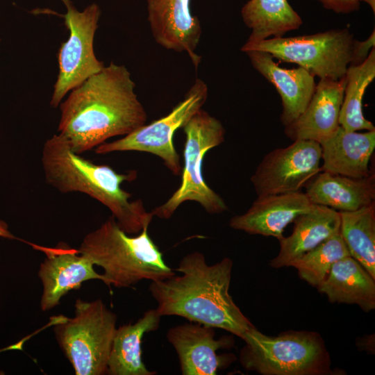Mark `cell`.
I'll return each instance as SVG.
<instances>
[{"instance_id": "cell-12", "label": "cell", "mask_w": 375, "mask_h": 375, "mask_svg": "<svg viewBox=\"0 0 375 375\" xmlns=\"http://www.w3.org/2000/svg\"><path fill=\"white\" fill-rule=\"evenodd\" d=\"M215 335L213 327L191 322L168 330L166 337L178 355L183 375H215L235 359L231 353H217L232 347L233 338Z\"/></svg>"}, {"instance_id": "cell-11", "label": "cell", "mask_w": 375, "mask_h": 375, "mask_svg": "<svg viewBox=\"0 0 375 375\" xmlns=\"http://www.w3.org/2000/svg\"><path fill=\"white\" fill-rule=\"evenodd\" d=\"M321 155L320 144L308 140L270 151L251 177L258 197L299 191L321 171Z\"/></svg>"}, {"instance_id": "cell-8", "label": "cell", "mask_w": 375, "mask_h": 375, "mask_svg": "<svg viewBox=\"0 0 375 375\" xmlns=\"http://www.w3.org/2000/svg\"><path fill=\"white\" fill-rule=\"evenodd\" d=\"M354 41L349 30L334 29L312 35L247 41L241 50L265 51L281 62L297 64L320 79L338 81L344 76L350 64Z\"/></svg>"}, {"instance_id": "cell-21", "label": "cell", "mask_w": 375, "mask_h": 375, "mask_svg": "<svg viewBox=\"0 0 375 375\" xmlns=\"http://www.w3.org/2000/svg\"><path fill=\"white\" fill-rule=\"evenodd\" d=\"M317 289L332 303L356 304L365 312L375 308V278L351 256L335 262Z\"/></svg>"}, {"instance_id": "cell-27", "label": "cell", "mask_w": 375, "mask_h": 375, "mask_svg": "<svg viewBox=\"0 0 375 375\" xmlns=\"http://www.w3.org/2000/svg\"><path fill=\"white\" fill-rule=\"evenodd\" d=\"M375 31H373L369 37L363 42L354 41L351 60L349 65H358L362 63L369 56V51L374 47Z\"/></svg>"}, {"instance_id": "cell-30", "label": "cell", "mask_w": 375, "mask_h": 375, "mask_svg": "<svg viewBox=\"0 0 375 375\" xmlns=\"http://www.w3.org/2000/svg\"><path fill=\"white\" fill-rule=\"evenodd\" d=\"M359 1H364L367 3L372 9L373 12H375V0H359Z\"/></svg>"}, {"instance_id": "cell-14", "label": "cell", "mask_w": 375, "mask_h": 375, "mask_svg": "<svg viewBox=\"0 0 375 375\" xmlns=\"http://www.w3.org/2000/svg\"><path fill=\"white\" fill-rule=\"evenodd\" d=\"M147 19L156 42L163 48L187 53L197 68L201 58L195 53L201 27L192 14L190 0H146Z\"/></svg>"}, {"instance_id": "cell-10", "label": "cell", "mask_w": 375, "mask_h": 375, "mask_svg": "<svg viewBox=\"0 0 375 375\" xmlns=\"http://www.w3.org/2000/svg\"><path fill=\"white\" fill-rule=\"evenodd\" d=\"M61 1L67 8L62 17L69 35L58 54L59 72L50 101L54 108L69 92L104 67L103 62L97 58L93 47L101 15L99 6L92 3L79 12L69 0Z\"/></svg>"}, {"instance_id": "cell-9", "label": "cell", "mask_w": 375, "mask_h": 375, "mask_svg": "<svg viewBox=\"0 0 375 375\" xmlns=\"http://www.w3.org/2000/svg\"><path fill=\"white\" fill-rule=\"evenodd\" d=\"M208 87L197 78L184 99L166 116L111 142L97 147V154L116 151H141L156 155L174 175L181 174L180 157L174 146V133L202 108L208 97Z\"/></svg>"}, {"instance_id": "cell-29", "label": "cell", "mask_w": 375, "mask_h": 375, "mask_svg": "<svg viewBox=\"0 0 375 375\" xmlns=\"http://www.w3.org/2000/svg\"><path fill=\"white\" fill-rule=\"evenodd\" d=\"M0 236L8 239L15 238V237L8 231L6 223L2 220H0Z\"/></svg>"}, {"instance_id": "cell-23", "label": "cell", "mask_w": 375, "mask_h": 375, "mask_svg": "<svg viewBox=\"0 0 375 375\" xmlns=\"http://www.w3.org/2000/svg\"><path fill=\"white\" fill-rule=\"evenodd\" d=\"M241 15L251 33L247 41L258 42L283 37L302 24L299 14L287 0H249L242 7Z\"/></svg>"}, {"instance_id": "cell-22", "label": "cell", "mask_w": 375, "mask_h": 375, "mask_svg": "<svg viewBox=\"0 0 375 375\" xmlns=\"http://www.w3.org/2000/svg\"><path fill=\"white\" fill-rule=\"evenodd\" d=\"M161 316L156 309L147 310L134 324L117 328L109 355L106 374L155 375L142 359L141 343L145 333L159 328Z\"/></svg>"}, {"instance_id": "cell-5", "label": "cell", "mask_w": 375, "mask_h": 375, "mask_svg": "<svg viewBox=\"0 0 375 375\" xmlns=\"http://www.w3.org/2000/svg\"><path fill=\"white\" fill-rule=\"evenodd\" d=\"M242 340V366L262 375L333 374L331 360L322 338L310 331H288L269 336L255 326Z\"/></svg>"}, {"instance_id": "cell-15", "label": "cell", "mask_w": 375, "mask_h": 375, "mask_svg": "<svg viewBox=\"0 0 375 375\" xmlns=\"http://www.w3.org/2000/svg\"><path fill=\"white\" fill-rule=\"evenodd\" d=\"M312 206L306 194L300 191L259 196L244 213L233 217L229 226L249 234L279 240L287 226Z\"/></svg>"}, {"instance_id": "cell-4", "label": "cell", "mask_w": 375, "mask_h": 375, "mask_svg": "<svg viewBox=\"0 0 375 375\" xmlns=\"http://www.w3.org/2000/svg\"><path fill=\"white\" fill-rule=\"evenodd\" d=\"M144 227L136 236L122 231L113 216L88 233L78 251L103 269V282L131 287L142 280H162L175 274Z\"/></svg>"}, {"instance_id": "cell-26", "label": "cell", "mask_w": 375, "mask_h": 375, "mask_svg": "<svg viewBox=\"0 0 375 375\" xmlns=\"http://www.w3.org/2000/svg\"><path fill=\"white\" fill-rule=\"evenodd\" d=\"M350 256L340 231L331 235L316 247L296 259L290 265L299 277L317 288L338 260Z\"/></svg>"}, {"instance_id": "cell-25", "label": "cell", "mask_w": 375, "mask_h": 375, "mask_svg": "<svg viewBox=\"0 0 375 375\" xmlns=\"http://www.w3.org/2000/svg\"><path fill=\"white\" fill-rule=\"evenodd\" d=\"M340 215V233L350 256L375 278L374 203Z\"/></svg>"}, {"instance_id": "cell-24", "label": "cell", "mask_w": 375, "mask_h": 375, "mask_svg": "<svg viewBox=\"0 0 375 375\" xmlns=\"http://www.w3.org/2000/svg\"><path fill=\"white\" fill-rule=\"evenodd\" d=\"M375 77V49L370 51L367 59L358 65H349L339 115V124L347 131L375 130L374 124L362 112V98L365 90Z\"/></svg>"}, {"instance_id": "cell-6", "label": "cell", "mask_w": 375, "mask_h": 375, "mask_svg": "<svg viewBox=\"0 0 375 375\" xmlns=\"http://www.w3.org/2000/svg\"><path fill=\"white\" fill-rule=\"evenodd\" d=\"M53 331L76 375H103L116 331L117 315L101 300L78 299L73 317H62Z\"/></svg>"}, {"instance_id": "cell-19", "label": "cell", "mask_w": 375, "mask_h": 375, "mask_svg": "<svg viewBox=\"0 0 375 375\" xmlns=\"http://www.w3.org/2000/svg\"><path fill=\"white\" fill-rule=\"evenodd\" d=\"M293 222L292 233L278 240L279 252L269 262L273 268L290 267L296 259L340 231V215L329 207L313 204Z\"/></svg>"}, {"instance_id": "cell-16", "label": "cell", "mask_w": 375, "mask_h": 375, "mask_svg": "<svg viewBox=\"0 0 375 375\" xmlns=\"http://www.w3.org/2000/svg\"><path fill=\"white\" fill-rule=\"evenodd\" d=\"M345 86L344 76L338 81L320 79L301 115L285 126L291 140H308L319 144L338 128L339 115Z\"/></svg>"}, {"instance_id": "cell-3", "label": "cell", "mask_w": 375, "mask_h": 375, "mask_svg": "<svg viewBox=\"0 0 375 375\" xmlns=\"http://www.w3.org/2000/svg\"><path fill=\"white\" fill-rule=\"evenodd\" d=\"M42 165L46 182L62 193L79 192L106 206L119 228L127 234L140 233L149 227L152 212H147L140 199L121 185L137 177L135 171L119 174L110 167L97 165L73 151L68 142L55 134L44 144Z\"/></svg>"}, {"instance_id": "cell-28", "label": "cell", "mask_w": 375, "mask_h": 375, "mask_svg": "<svg viewBox=\"0 0 375 375\" xmlns=\"http://www.w3.org/2000/svg\"><path fill=\"white\" fill-rule=\"evenodd\" d=\"M323 7L336 13L349 14L360 8L359 0H319Z\"/></svg>"}, {"instance_id": "cell-20", "label": "cell", "mask_w": 375, "mask_h": 375, "mask_svg": "<svg viewBox=\"0 0 375 375\" xmlns=\"http://www.w3.org/2000/svg\"><path fill=\"white\" fill-rule=\"evenodd\" d=\"M305 194L313 204L339 212L356 210L374 203V174L353 178L322 171L308 184Z\"/></svg>"}, {"instance_id": "cell-18", "label": "cell", "mask_w": 375, "mask_h": 375, "mask_svg": "<svg viewBox=\"0 0 375 375\" xmlns=\"http://www.w3.org/2000/svg\"><path fill=\"white\" fill-rule=\"evenodd\" d=\"M321 171L353 178H363L372 172L369 167L375 148V130L359 133L339 126L319 143Z\"/></svg>"}, {"instance_id": "cell-1", "label": "cell", "mask_w": 375, "mask_h": 375, "mask_svg": "<svg viewBox=\"0 0 375 375\" xmlns=\"http://www.w3.org/2000/svg\"><path fill=\"white\" fill-rule=\"evenodd\" d=\"M135 88L125 66H104L60 103L58 134L81 154L144 125L147 113Z\"/></svg>"}, {"instance_id": "cell-17", "label": "cell", "mask_w": 375, "mask_h": 375, "mask_svg": "<svg viewBox=\"0 0 375 375\" xmlns=\"http://www.w3.org/2000/svg\"><path fill=\"white\" fill-rule=\"evenodd\" d=\"M253 67L272 83L281 96V121L284 126L293 122L304 111L315 88V76L301 67L285 69L279 67L273 57L262 51L244 52Z\"/></svg>"}, {"instance_id": "cell-7", "label": "cell", "mask_w": 375, "mask_h": 375, "mask_svg": "<svg viewBox=\"0 0 375 375\" xmlns=\"http://www.w3.org/2000/svg\"><path fill=\"white\" fill-rule=\"evenodd\" d=\"M185 134L181 181L178 188L163 204L151 212L153 216L169 219L183 203H199L210 214L228 210L223 199L206 183L202 165L206 153L224 140L225 129L219 120L202 108L183 126Z\"/></svg>"}, {"instance_id": "cell-2", "label": "cell", "mask_w": 375, "mask_h": 375, "mask_svg": "<svg viewBox=\"0 0 375 375\" xmlns=\"http://www.w3.org/2000/svg\"><path fill=\"white\" fill-rule=\"evenodd\" d=\"M233 260L225 257L209 265L199 251L185 255L176 271L181 275L151 281L149 290L161 317L224 329L241 339L254 326L229 294Z\"/></svg>"}, {"instance_id": "cell-13", "label": "cell", "mask_w": 375, "mask_h": 375, "mask_svg": "<svg viewBox=\"0 0 375 375\" xmlns=\"http://www.w3.org/2000/svg\"><path fill=\"white\" fill-rule=\"evenodd\" d=\"M35 248L46 254L38 272L43 286L40 301L42 311L59 305L63 296L70 290L80 289L84 281H103V275L96 272L94 264L78 249L63 243L53 248L38 245Z\"/></svg>"}]
</instances>
